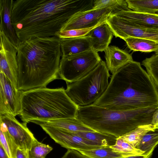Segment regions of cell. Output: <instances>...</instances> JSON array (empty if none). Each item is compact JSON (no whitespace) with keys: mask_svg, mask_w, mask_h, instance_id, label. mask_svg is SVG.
Instances as JSON below:
<instances>
[{"mask_svg":"<svg viewBox=\"0 0 158 158\" xmlns=\"http://www.w3.org/2000/svg\"><path fill=\"white\" fill-rule=\"evenodd\" d=\"M156 128L152 124L140 126L120 137L136 148L143 136L148 132Z\"/></svg>","mask_w":158,"mask_h":158,"instance_id":"24","label":"cell"},{"mask_svg":"<svg viewBox=\"0 0 158 158\" xmlns=\"http://www.w3.org/2000/svg\"><path fill=\"white\" fill-rule=\"evenodd\" d=\"M120 10L114 7H106L80 12L71 17L60 31L94 27L106 22L111 14Z\"/></svg>","mask_w":158,"mask_h":158,"instance_id":"9","label":"cell"},{"mask_svg":"<svg viewBox=\"0 0 158 158\" xmlns=\"http://www.w3.org/2000/svg\"><path fill=\"white\" fill-rule=\"evenodd\" d=\"M93 0H14L12 25L20 41L55 36L75 14L92 9Z\"/></svg>","mask_w":158,"mask_h":158,"instance_id":"1","label":"cell"},{"mask_svg":"<svg viewBox=\"0 0 158 158\" xmlns=\"http://www.w3.org/2000/svg\"><path fill=\"white\" fill-rule=\"evenodd\" d=\"M114 152L123 155L125 156L143 155L144 152L133 147L119 137L117 139L115 144L110 147Z\"/></svg>","mask_w":158,"mask_h":158,"instance_id":"26","label":"cell"},{"mask_svg":"<svg viewBox=\"0 0 158 158\" xmlns=\"http://www.w3.org/2000/svg\"><path fill=\"white\" fill-rule=\"evenodd\" d=\"M17 50L18 90L46 87L59 79L60 39L56 36L31 38L20 41Z\"/></svg>","mask_w":158,"mask_h":158,"instance_id":"3","label":"cell"},{"mask_svg":"<svg viewBox=\"0 0 158 158\" xmlns=\"http://www.w3.org/2000/svg\"><path fill=\"white\" fill-rule=\"evenodd\" d=\"M22 91L17 89L4 74L0 72V115H19Z\"/></svg>","mask_w":158,"mask_h":158,"instance_id":"12","label":"cell"},{"mask_svg":"<svg viewBox=\"0 0 158 158\" xmlns=\"http://www.w3.org/2000/svg\"><path fill=\"white\" fill-rule=\"evenodd\" d=\"M151 124L156 128H158V109L155 112L153 115Z\"/></svg>","mask_w":158,"mask_h":158,"instance_id":"35","label":"cell"},{"mask_svg":"<svg viewBox=\"0 0 158 158\" xmlns=\"http://www.w3.org/2000/svg\"><path fill=\"white\" fill-rule=\"evenodd\" d=\"M113 35L106 21L92 29L87 35L92 49L97 52L106 50L111 42Z\"/></svg>","mask_w":158,"mask_h":158,"instance_id":"16","label":"cell"},{"mask_svg":"<svg viewBox=\"0 0 158 158\" xmlns=\"http://www.w3.org/2000/svg\"><path fill=\"white\" fill-rule=\"evenodd\" d=\"M52 149L50 146L42 143L36 139L29 150V157L45 158L47 154Z\"/></svg>","mask_w":158,"mask_h":158,"instance_id":"28","label":"cell"},{"mask_svg":"<svg viewBox=\"0 0 158 158\" xmlns=\"http://www.w3.org/2000/svg\"><path fill=\"white\" fill-rule=\"evenodd\" d=\"M74 133L101 147H110L114 145L117 139L113 135L97 131H78Z\"/></svg>","mask_w":158,"mask_h":158,"instance_id":"20","label":"cell"},{"mask_svg":"<svg viewBox=\"0 0 158 158\" xmlns=\"http://www.w3.org/2000/svg\"><path fill=\"white\" fill-rule=\"evenodd\" d=\"M93 104L126 111L158 105V92L140 63L131 61L112 74L109 85Z\"/></svg>","mask_w":158,"mask_h":158,"instance_id":"2","label":"cell"},{"mask_svg":"<svg viewBox=\"0 0 158 158\" xmlns=\"http://www.w3.org/2000/svg\"><path fill=\"white\" fill-rule=\"evenodd\" d=\"M14 0H0V31L17 47L20 42L12 25L11 14Z\"/></svg>","mask_w":158,"mask_h":158,"instance_id":"14","label":"cell"},{"mask_svg":"<svg viewBox=\"0 0 158 158\" xmlns=\"http://www.w3.org/2000/svg\"><path fill=\"white\" fill-rule=\"evenodd\" d=\"M106 23L113 35L123 40L129 37L144 38L158 42V30L145 28L114 14L108 18Z\"/></svg>","mask_w":158,"mask_h":158,"instance_id":"8","label":"cell"},{"mask_svg":"<svg viewBox=\"0 0 158 158\" xmlns=\"http://www.w3.org/2000/svg\"><path fill=\"white\" fill-rule=\"evenodd\" d=\"M28 150L20 149H17L15 158H29Z\"/></svg>","mask_w":158,"mask_h":158,"instance_id":"34","label":"cell"},{"mask_svg":"<svg viewBox=\"0 0 158 158\" xmlns=\"http://www.w3.org/2000/svg\"><path fill=\"white\" fill-rule=\"evenodd\" d=\"M113 14L140 27L158 30V14L137 12L131 10H122Z\"/></svg>","mask_w":158,"mask_h":158,"instance_id":"15","label":"cell"},{"mask_svg":"<svg viewBox=\"0 0 158 158\" xmlns=\"http://www.w3.org/2000/svg\"><path fill=\"white\" fill-rule=\"evenodd\" d=\"M0 121L5 124L8 132L18 148L30 149L36 139L27 128V123H20L15 116L9 114L0 115Z\"/></svg>","mask_w":158,"mask_h":158,"instance_id":"13","label":"cell"},{"mask_svg":"<svg viewBox=\"0 0 158 158\" xmlns=\"http://www.w3.org/2000/svg\"><path fill=\"white\" fill-rule=\"evenodd\" d=\"M78 151L89 158H121L125 157L123 154L114 152L110 147Z\"/></svg>","mask_w":158,"mask_h":158,"instance_id":"25","label":"cell"},{"mask_svg":"<svg viewBox=\"0 0 158 158\" xmlns=\"http://www.w3.org/2000/svg\"><path fill=\"white\" fill-rule=\"evenodd\" d=\"M123 40L128 48L134 51L151 52L158 50V42L152 40L134 37L127 38Z\"/></svg>","mask_w":158,"mask_h":158,"instance_id":"21","label":"cell"},{"mask_svg":"<svg viewBox=\"0 0 158 158\" xmlns=\"http://www.w3.org/2000/svg\"><path fill=\"white\" fill-rule=\"evenodd\" d=\"M106 7H114L121 10H130L128 7L127 4L126 0H94L93 9H96Z\"/></svg>","mask_w":158,"mask_h":158,"instance_id":"29","label":"cell"},{"mask_svg":"<svg viewBox=\"0 0 158 158\" xmlns=\"http://www.w3.org/2000/svg\"><path fill=\"white\" fill-rule=\"evenodd\" d=\"M0 158H9L3 147L0 144Z\"/></svg>","mask_w":158,"mask_h":158,"instance_id":"36","label":"cell"},{"mask_svg":"<svg viewBox=\"0 0 158 158\" xmlns=\"http://www.w3.org/2000/svg\"><path fill=\"white\" fill-rule=\"evenodd\" d=\"M78 107L63 87H40L22 91L19 115L23 122L39 124L54 120L76 118Z\"/></svg>","mask_w":158,"mask_h":158,"instance_id":"4","label":"cell"},{"mask_svg":"<svg viewBox=\"0 0 158 158\" xmlns=\"http://www.w3.org/2000/svg\"><path fill=\"white\" fill-rule=\"evenodd\" d=\"M158 92V55L147 58L142 62Z\"/></svg>","mask_w":158,"mask_h":158,"instance_id":"27","label":"cell"},{"mask_svg":"<svg viewBox=\"0 0 158 158\" xmlns=\"http://www.w3.org/2000/svg\"><path fill=\"white\" fill-rule=\"evenodd\" d=\"M0 131L4 134L10 148L13 158H15L17 149L18 148L14 139L8 132L5 124L0 121Z\"/></svg>","mask_w":158,"mask_h":158,"instance_id":"31","label":"cell"},{"mask_svg":"<svg viewBox=\"0 0 158 158\" xmlns=\"http://www.w3.org/2000/svg\"><path fill=\"white\" fill-rule=\"evenodd\" d=\"M61 56H69L93 49L88 35L60 39Z\"/></svg>","mask_w":158,"mask_h":158,"instance_id":"18","label":"cell"},{"mask_svg":"<svg viewBox=\"0 0 158 158\" xmlns=\"http://www.w3.org/2000/svg\"><path fill=\"white\" fill-rule=\"evenodd\" d=\"M0 144L3 147L9 158H13L10 151L3 133L0 131Z\"/></svg>","mask_w":158,"mask_h":158,"instance_id":"33","label":"cell"},{"mask_svg":"<svg viewBox=\"0 0 158 158\" xmlns=\"http://www.w3.org/2000/svg\"><path fill=\"white\" fill-rule=\"evenodd\" d=\"M110 75L106 63L101 60L86 76L76 81L67 83L66 92L78 107L93 104L106 89Z\"/></svg>","mask_w":158,"mask_h":158,"instance_id":"6","label":"cell"},{"mask_svg":"<svg viewBox=\"0 0 158 158\" xmlns=\"http://www.w3.org/2000/svg\"><path fill=\"white\" fill-rule=\"evenodd\" d=\"M0 37V72L4 74L17 89V47L1 31Z\"/></svg>","mask_w":158,"mask_h":158,"instance_id":"11","label":"cell"},{"mask_svg":"<svg viewBox=\"0 0 158 158\" xmlns=\"http://www.w3.org/2000/svg\"><path fill=\"white\" fill-rule=\"evenodd\" d=\"M39 125L56 143L67 149L79 151L101 148L93 142L82 138L74 133L44 123Z\"/></svg>","mask_w":158,"mask_h":158,"instance_id":"10","label":"cell"},{"mask_svg":"<svg viewBox=\"0 0 158 158\" xmlns=\"http://www.w3.org/2000/svg\"><path fill=\"white\" fill-rule=\"evenodd\" d=\"M158 145V128L147 132L143 137L136 148L144 152L143 154L151 157Z\"/></svg>","mask_w":158,"mask_h":158,"instance_id":"22","label":"cell"},{"mask_svg":"<svg viewBox=\"0 0 158 158\" xmlns=\"http://www.w3.org/2000/svg\"><path fill=\"white\" fill-rule=\"evenodd\" d=\"M101 60L98 52L93 49L61 56L59 70L60 79L67 83L76 81L88 74Z\"/></svg>","mask_w":158,"mask_h":158,"instance_id":"7","label":"cell"},{"mask_svg":"<svg viewBox=\"0 0 158 158\" xmlns=\"http://www.w3.org/2000/svg\"><path fill=\"white\" fill-rule=\"evenodd\" d=\"M104 52L107 67L112 74L128 62L133 60L131 54L114 46H109Z\"/></svg>","mask_w":158,"mask_h":158,"instance_id":"17","label":"cell"},{"mask_svg":"<svg viewBox=\"0 0 158 158\" xmlns=\"http://www.w3.org/2000/svg\"><path fill=\"white\" fill-rule=\"evenodd\" d=\"M150 157L143 155H135L124 157L121 158H150Z\"/></svg>","mask_w":158,"mask_h":158,"instance_id":"37","label":"cell"},{"mask_svg":"<svg viewBox=\"0 0 158 158\" xmlns=\"http://www.w3.org/2000/svg\"><path fill=\"white\" fill-rule=\"evenodd\" d=\"M158 105L126 110H108L91 104L78 107L76 118L95 131L113 135L117 138L138 127L151 124Z\"/></svg>","mask_w":158,"mask_h":158,"instance_id":"5","label":"cell"},{"mask_svg":"<svg viewBox=\"0 0 158 158\" xmlns=\"http://www.w3.org/2000/svg\"><path fill=\"white\" fill-rule=\"evenodd\" d=\"M101 24L89 28L59 31L56 33L55 36L63 39L86 36L91 30Z\"/></svg>","mask_w":158,"mask_h":158,"instance_id":"30","label":"cell"},{"mask_svg":"<svg viewBox=\"0 0 158 158\" xmlns=\"http://www.w3.org/2000/svg\"><path fill=\"white\" fill-rule=\"evenodd\" d=\"M128 7L131 10L158 14V0H126Z\"/></svg>","mask_w":158,"mask_h":158,"instance_id":"23","label":"cell"},{"mask_svg":"<svg viewBox=\"0 0 158 158\" xmlns=\"http://www.w3.org/2000/svg\"><path fill=\"white\" fill-rule=\"evenodd\" d=\"M61 158H89L81 154L78 151L74 149H68Z\"/></svg>","mask_w":158,"mask_h":158,"instance_id":"32","label":"cell"},{"mask_svg":"<svg viewBox=\"0 0 158 158\" xmlns=\"http://www.w3.org/2000/svg\"><path fill=\"white\" fill-rule=\"evenodd\" d=\"M155 54L158 55V50L155 52Z\"/></svg>","mask_w":158,"mask_h":158,"instance_id":"38","label":"cell"},{"mask_svg":"<svg viewBox=\"0 0 158 158\" xmlns=\"http://www.w3.org/2000/svg\"><path fill=\"white\" fill-rule=\"evenodd\" d=\"M44 123L73 132L78 131H95L76 118L51 120Z\"/></svg>","mask_w":158,"mask_h":158,"instance_id":"19","label":"cell"}]
</instances>
